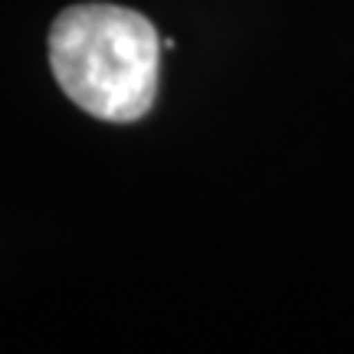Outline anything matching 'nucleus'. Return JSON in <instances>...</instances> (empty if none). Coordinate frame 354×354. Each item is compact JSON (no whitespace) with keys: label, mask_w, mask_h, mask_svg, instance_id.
<instances>
[{"label":"nucleus","mask_w":354,"mask_h":354,"mask_svg":"<svg viewBox=\"0 0 354 354\" xmlns=\"http://www.w3.org/2000/svg\"><path fill=\"white\" fill-rule=\"evenodd\" d=\"M161 39L148 17L118 3L66 7L50 26V69L69 102L128 125L151 112Z\"/></svg>","instance_id":"nucleus-1"}]
</instances>
